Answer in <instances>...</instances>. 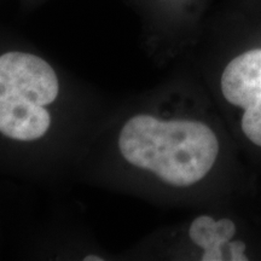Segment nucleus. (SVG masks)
<instances>
[{
    "label": "nucleus",
    "instance_id": "obj_1",
    "mask_svg": "<svg viewBox=\"0 0 261 261\" xmlns=\"http://www.w3.org/2000/svg\"><path fill=\"white\" fill-rule=\"evenodd\" d=\"M117 145L130 166L177 188L201 181L219 154V140L203 122L162 120L149 114H137L127 120Z\"/></svg>",
    "mask_w": 261,
    "mask_h": 261
},
{
    "label": "nucleus",
    "instance_id": "obj_2",
    "mask_svg": "<svg viewBox=\"0 0 261 261\" xmlns=\"http://www.w3.org/2000/svg\"><path fill=\"white\" fill-rule=\"evenodd\" d=\"M58 93L56 71L44 58L25 51L0 55V133L18 142L42 138L52 122L47 107Z\"/></svg>",
    "mask_w": 261,
    "mask_h": 261
},
{
    "label": "nucleus",
    "instance_id": "obj_3",
    "mask_svg": "<svg viewBox=\"0 0 261 261\" xmlns=\"http://www.w3.org/2000/svg\"><path fill=\"white\" fill-rule=\"evenodd\" d=\"M221 92L232 106L243 108L261 90V50L247 51L233 58L221 75Z\"/></svg>",
    "mask_w": 261,
    "mask_h": 261
},
{
    "label": "nucleus",
    "instance_id": "obj_4",
    "mask_svg": "<svg viewBox=\"0 0 261 261\" xmlns=\"http://www.w3.org/2000/svg\"><path fill=\"white\" fill-rule=\"evenodd\" d=\"M236 233V225L232 220H215L208 215L196 218L189 228V236L196 246L203 249L202 260L220 261L225 260L223 248L228 244Z\"/></svg>",
    "mask_w": 261,
    "mask_h": 261
},
{
    "label": "nucleus",
    "instance_id": "obj_5",
    "mask_svg": "<svg viewBox=\"0 0 261 261\" xmlns=\"http://www.w3.org/2000/svg\"><path fill=\"white\" fill-rule=\"evenodd\" d=\"M242 130L250 142L261 146V91L253 97L244 109Z\"/></svg>",
    "mask_w": 261,
    "mask_h": 261
},
{
    "label": "nucleus",
    "instance_id": "obj_6",
    "mask_svg": "<svg viewBox=\"0 0 261 261\" xmlns=\"http://www.w3.org/2000/svg\"><path fill=\"white\" fill-rule=\"evenodd\" d=\"M228 249L231 253V260H248L244 254V249H246V244L242 242H232L228 244Z\"/></svg>",
    "mask_w": 261,
    "mask_h": 261
},
{
    "label": "nucleus",
    "instance_id": "obj_7",
    "mask_svg": "<svg viewBox=\"0 0 261 261\" xmlns=\"http://www.w3.org/2000/svg\"><path fill=\"white\" fill-rule=\"evenodd\" d=\"M91 257H85V260H86V261H89V260H99V261H102L103 259H102V257H96V256H92V255H90Z\"/></svg>",
    "mask_w": 261,
    "mask_h": 261
}]
</instances>
